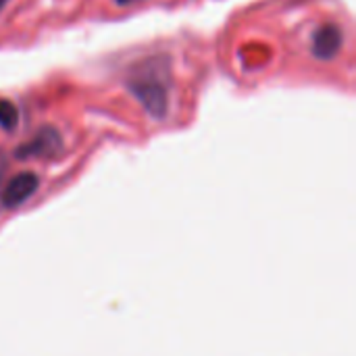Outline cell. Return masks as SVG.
Segmentation results:
<instances>
[{"mask_svg":"<svg viewBox=\"0 0 356 356\" xmlns=\"http://www.w3.org/2000/svg\"><path fill=\"white\" fill-rule=\"evenodd\" d=\"M173 86L171 56L150 54L134 63L125 75L127 92L144 106L152 119H165L169 113V96Z\"/></svg>","mask_w":356,"mask_h":356,"instance_id":"obj_1","label":"cell"},{"mask_svg":"<svg viewBox=\"0 0 356 356\" xmlns=\"http://www.w3.org/2000/svg\"><path fill=\"white\" fill-rule=\"evenodd\" d=\"M63 152V136L56 127L44 125L40 127L33 138L21 144L15 150L17 159H52Z\"/></svg>","mask_w":356,"mask_h":356,"instance_id":"obj_2","label":"cell"},{"mask_svg":"<svg viewBox=\"0 0 356 356\" xmlns=\"http://www.w3.org/2000/svg\"><path fill=\"white\" fill-rule=\"evenodd\" d=\"M38 186H40V177L33 171L17 173L0 192V204L4 209H17L38 192Z\"/></svg>","mask_w":356,"mask_h":356,"instance_id":"obj_3","label":"cell"},{"mask_svg":"<svg viewBox=\"0 0 356 356\" xmlns=\"http://www.w3.org/2000/svg\"><path fill=\"white\" fill-rule=\"evenodd\" d=\"M344 44V31L336 23H323L313 33V54L319 60H332L340 54Z\"/></svg>","mask_w":356,"mask_h":356,"instance_id":"obj_4","label":"cell"},{"mask_svg":"<svg viewBox=\"0 0 356 356\" xmlns=\"http://www.w3.org/2000/svg\"><path fill=\"white\" fill-rule=\"evenodd\" d=\"M19 125V108L15 106V102L0 98V127L4 131H15Z\"/></svg>","mask_w":356,"mask_h":356,"instance_id":"obj_5","label":"cell"},{"mask_svg":"<svg viewBox=\"0 0 356 356\" xmlns=\"http://www.w3.org/2000/svg\"><path fill=\"white\" fill-rule=\"evenodd\" d=\"M4 175H6V156H4V152H0V188H2Z\"/></svg>","mask_w":356,"mask_h":356,"instance_id":"obj_6","label":"cell"},{"mask_svg":"<svg viewBox=\"0 0 356 356\" xmlns=\"http://www.w3.org/2000/svg\"><path fill=\"white\" fill-rule=\"evenodd\" d=\"M136 2H140V0H115V4H119V6H129V4H136Z\"/></svg>","mask_w":356,"mask_h":356,"instance_id":"obj_7","label":"cell"},{"mask_svg":"<svg viewBox=\"0 0 356 356\" xmlns=\"http://www.w3.org/2000/svg\"><path fill=\"white\" fill-rule=\"evenodd\" d=\"M8 2H10V0H0V13H2V10H4V6H6V4H8Z\"/></svg>","mask_w":356,"mask_h":356,"instance_id":"obj_8","label":"cell"}]
</instances>
